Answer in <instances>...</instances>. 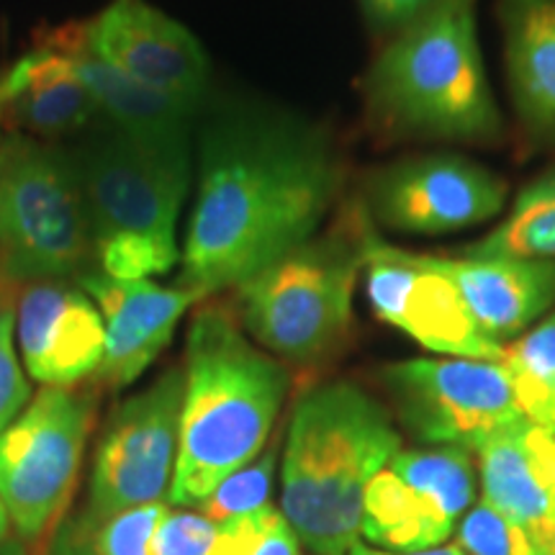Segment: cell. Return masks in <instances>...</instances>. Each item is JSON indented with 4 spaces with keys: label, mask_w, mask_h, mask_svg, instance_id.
<instances>
[{
    "label": "cell",
    "mask_w": 555,
    "mask_h": 555,
    "mask_svg": "<svg viewBox=\"0 0 555 555\" xmlns=\"http://www.w3.org/2000/svg\"><path fill=\"white\" fill-rule=\"evenodd\" d=\"M339 191L343 163L317 124L260 103L211 108L178 286L201 301L237 288L314 237Z\"/></svg>",
    "instance_id": "cell-1"
},
{
    "label": "cell",
    "mask_w": 555,
    "mask_h": 555,
    "mask_svg": "<svg viewBox=\"0 0 555 555\" xmlns=\"http://www.w3.org/2000/svg\"><path fill=\"white\" fill-rule=\"evenodd\" d=\"M291 373L247 337L237 314L201 301L185 335L183 412L172 506L196 509L217 486L266 450Z\"/></svg>",
    "instance_id": "cell-2"
},
{
    "label": "cell",
    "mask_w": 555,
    "mask_h": 555,
    "mask_svg": "<svg viewBox=\"0 0 555 555\" xmlns=\"http://www.w3.org/2000/svg\"><path fill=\"white\" fill-rule=\"evenodd\" d=\"M401 448L391 414L352 380H324L296 399L281 466V512L317 555L360 543L365 491Z\"/></svg>",
    "instance_id": "cell-3"
},
{
    "label": "cell",
    "mask_w": 555,
    "mask_h": 555,
    "mask_svg": "<svg viewBox=\"0 0 555 555\" xmlns=\"http://www.w3.org/2000/svg\"><path fill=\"white\" fill-rule=\"evenodd\" d=\"M365 106L378 129L442 142L502 134L476 31V0H442L386 44L367 67Z\"/></svg>",
    "instance_id": "cell-4"
},
{
    "label": "cell",
    "mask_w": 555,
    "mask_h": 555,
    "mask_svg": "<svg viewBox=\"0 0 555 555\" xmlns=\"http://www.w3.org/2000/svg\"><path fill=\"white\" fill-rule=\"evenodd\" d=\"M67 150L88 198L95 268L119 281H152L178 266L191 142H142L99 119Z\"/></svg>",
    "instance_id": "cell-5"
},
{
    "label": "cell",
    "mask_w": 555,
    "mask_h": 555,
    "mask_svg": "<svg viewBox=\"0 0 555 555\" xmlns=\"http://www.w3.org/2000/svg\"><path fill=\"white\" fill-rule=\"evenodd\" d=\"M367 227V211L356 208L330 232H317L232 288V311L249 339L281 363L296 365L319 363L339 350L363 275Z\"/></svg>",
    "instance_id": "cell-6"
},
{
    "label": "cell",
    "mask_w": 555,
    "mask_h": 555,
    "mask_svg": "<svg viewBox=\"0 0 555 555\" xmlns=\"http://www.w3.org/2000/svg\"><path fill=\"white\" fill-rule=\"evenodd\" d=\"M95 268L93 227L67 147L13 131L0 144V273L78 281Z\"/></svg>",
    "instance_id": "cell-7"
},
{
    "label": "cell",
    "mask_w": 555,
    "mask_h": 555,
    "mask_svg": "<svg viewBox=\"0 0 555 555\" xmlns=\"http://www.w3.org/2000/svg\"><path fill=\"white\" fill-rule=\"evenodd\" d=\"M95 391L41 386L0 433V499L16 538L50 535L78 489L95 427Z\"/></svg>",
    "instance_id": "cell-8"
},
{
    "label": "cell",
    "mask_w": 555,
    "mask_h": 555,
    "mask_svg": "<svg viewBox=\"0 0 555 555\" xmlns=\"http://www.w3.org/2000/svg\"><path fill=\"white\" fill-rule=\"evenodd\" d=\"M384 384L401 425L427 446L481 450L527 416L502 363L468 358H416L384 367Z\"/></svg>",
    "instance_id": "cell-9"
},
{
    "label": "cell",
    "mask_w": 555,
    "mask_h": 555,
    "mask_svg": "<svg viewBox=\"0 0 555 555\" xmlns=\"http://www.w3.org/2000/svg\"><path fill=\"white\" fill-rule=\"evenodd\" d=\"M180 412L183 365L168 367L111 412L95 446L82 522L165 502L176 474Z\"/></svg>",
    "instance_id": "cell-10"
},
{
    "label": "cell",
    "mask_w": 555,
    "mask_h": 555,
    "mask_svg": "<svg viewBox=\"0 0 555 555\" xmlns=\"http://www.w3.org/2000/svg\"><path fill=\"white\" fill-rule=\"evenodd\" d=\"M476 496L470 450H399L365 491L360 538L380 551L416 553L446 545Z\"/></svg>",
    "instance_id": "cell-11"
},
{
    "label": "cell",
    "mask_w": 555,
    "mask_h": 555,
    "mask_svg": "<svg viewBox=\"0 0 555 555\" xmlns=\"http://www.w3.org/2000/svg\"><path fill=\"white\" fill-rule=\"evenodd\" d=\"M363 281L373 314L425 350L502 363L504 345L483 335L440 258L386 245L373 221L365 234Z\"/></svg>",
    "instance_id": "cell-12"
},
{
    "label": "cell",
    "mask_w": 555,
    "mask_h": 555,
    "mask_svg": "<svg viewBox=\"0 0 555 555\" xmlns=\"http://www.w3.org/2000/svg\"><path fill=\"white\" fill-rule=\"evenodd\" d=\"M506 204L504 180L461 155H420L386 165L365 183L373 224L442 234L494 219Z\"/></svg>",
    "instance_id": "cell-13"
},
{
    "label": "cell",
    "mask_w": 555,
    "mask_h": 555,
    "mask_svg": "<svg viewBox=\"0 0 555 555\" xmlns=\"http://www.w3.org/2000/svg\"><path fill=\"white\" fill-rule=\"evenodd\" d=\"M82 29L95 52L131 80L201 114L211 62L196 34L150 0H111Z\"/></svg>",
    "instance_id": "cell-14"
},
{
    "label": "cell",
    "mask_w": 555,
    "mask_h": 555,
    "mask_svg": "<svg viewBox=\"0 0 555 555\" xmlns=\"http://www.w3.org/2000/svg\"><path fill=\"white\" fill-rule=\"evenodd\" d=\"M16 343L31 380L75 388L99 373L106 327L78 281H37L16 298Z\"/></svg>",
    "instance_id": "cell-15"
},
{
    "label": "cell",
    "mask_w": 555,
    "mask_h": 555,
    "mask_svg": "<svg viewBox=\"0 0 555 555\" xmlns=\"http://www.w3.org/2000/svg\"><path fill=\"white\" fill-rule=\"evenodd\" d=\"M93 298L106 327V352L95 386L119 391L134 384L170 345L185 311L201 298L183 286H159L155 281H119L99 268L78 278Z\"/></svg>",
    "instance_id": "cell-16"
},
{
    "label": "cell",
    "mask_w": 555,
    "mask_h": 555,
    "mask_svg": "<svg viewBox=\"0 0 555 555\" xmlns=\"http://www.w3.org/2000/svg\"><path fill=\"white\" fill-rule=\"evenodd\" d=\"M555 435L525 422L478 450L481 499L517 522L543 555H555Z\"/></svg>",
    "instance_id": "cell-17"
},
{
    "label": "cell",
    "mask_w": 555,
    "mask_h": 555,
    "mask_svg": "<svg viewBox=\"0 0 555 555\" xmlns=\"http://www.w3.org/2000/svg\"><path fill=\"white\" fill-rule=\"evenodd\" d=\"M486 337L504 345L522 337L555 304V260L440 258Z\"/></svg>",
    "instance_id": "cell-18"
},
{
    "label": "cell",
    "mask_w": 555,
    "mask_h": 555,
    "mask_svg": "<svg viewBox=\"0 0 555 555\" xmlns=\"http://www.w3.org/2000/svg\"><path fill=\"white\" fill-rule=\"evenodd\" d=\"M54 47L65 54L78 78L93 95L99 116L111 127L155 144H185L193 139V124L201 114L183 103L155 93L142 82L131 80L121 69L101 57L90 47L82 21L60 26L47 34Z\"/></svg>",
    "instance_id": "cell-19"
},
{
    "label": "cell",
    "mask_w": 555,
    "mask_h": 555,
    "mask_svg": "<svg viewBox=\"0 0 555 555\" xmlns=\"http://www.w3.org/2000/svg\"><path fill=\"white\" fill-rule=\"evenodd\" d=\"M3 78L9 82L5 121L21 134L50 142L80 134L101 119L86 82L50 37L3 69Z\"/></svg>",
    "instance_id": "cell-20"
},
{
    "label": "cell",
    "mask_w": 555,
    "mask_h": 555,
    "mask_svg": "<svg viewBox=\"0 0 555 555\" xmlns=\"http://www.w3.org/2000/svg\"><path fill=\"white\" fill-rule=\"evenodd\" d=\"M496 13L519 119L555 144V0H496Z\"/></svg>",
    "instance_id": "cell-21"
},
{
    "label": "cell",
    "mask_w": 555,
    "mask_h": 555,
    "mask_svg": "<svg viewBox=\"0 0 555 555\" xmlns=\"http://www.w3.org/2000/svg\"><path fill=\"white\" fill-rule=\"evenodd\" d=\"M463 255L555 260V168L525 185L502 224L481 242L463 249Z\"/></svg>",
    "instance_id": "cell-22"
},
{
    "label": "cell",
    "mask_w": 555,
    "mask_h": 555,
    "mask_svg": "<svg viewBox=\"0 0 555 555\" xmlns=\"http://www.w3.org/2000/svg\"><path fill=\"white\" fill-rule=\"evenodd\" d=\"M502 367L527 422L555 435V311L504 347Z\"/></svg>",
    "instance_id": "cell-23"
},
{
    "label": "cell",
    "mask_w": 555,
    "mask_h": 555,
    "mask_svg": "<svg viewBox=\"0 0 555 555\" xmlns=\"http://www.w3.org/2000/svg\"><path fill=\"white\" fill-rule=\"evenodd\" d=\"M168 509V502H155L99 522H78L67 540L80 555H150L152 535Z\"/></svg>",
    "instance_id": "cell-24"
},
{
    "label": "cell",
    "mask_w": 555,
    "mask_h": 555,
    "mask_svg": "<svg viewBox=\"0 0 555 555\" xmlns=\"http://www.w3.org/2000/svg\"><path fill=\"white\" fill-rule=\"evenodd\" d=\"M208 555H301V540L273 504L217 522Z\"/></svg>",
    "instance_id": "cell-25"
},
{
    "label": "cell",
    "mask_w": 555,
    "mask_h": 555,
    "mask_svg": "<svg viewBox=\"0 0 555 555\" xmlns=\"http://www.w3.org/2000/svg\"><path fill=\"white\" fill-rule=\"evenodd\" d=\"M275 463L278 450H262L249 466L234 470L232 476L224 478L196 509L211 519V522H224V519L247 515V512L258 509V506L270 504L268 499L270 489H273Z\"/></svg>",
    "instance_id": "cell-26"
},
{
    "label": "cell",
    "mask_w": 555,
    "mask_h": 555,
    "mask_svg": "<svg viewBox=\"0 0 555 555\" xmlns=\"http://www.w3.org/2000/svg\"><path fill=\"white\" fill-rule=\"evenodd\" d=\"M457 547L466 555H543L522 527L483 499L457 525Z\"/></svg>",
    "instance_id": "cell-27"
},
{
    "label": "cell",
    "mask_w": 555,
    "mask_h": 555,
    "mask_svg": "<svg viewBox=\"0 0 555 555\" xmlns=\"http://www.w3.org/2000/svg\"><path fill=\"white\" fill-rule=\"evenodd\" d=\"M31 384L16 350V301L0 309V433L31 401Z\"/></svg>",
    "instance_id": "cell-28"
},
{
    "label": "cell",
    "mask_w": 555,
    "mask_h": 555,
    "mask_svg": "<svg viewBox=\"0 0 555 555\" xmlns=\"http://www.w3.org/2000/svg\"><path fill=\"white\" fill-rule=\"evenodd\" d=\"M214 535H217V522L201 515L198 509L170 506L152 535L150 555H208Z\"/></svg>",
    "instance_id": "cell-29"
},
{
    "label": "cell",
    "mask_w": 555,
    "mask_h": 555,
    "mask_svg": "<svg viewBox=\"0 0 555 555\" xmlns=\"http://www.w3.org/2000/svg\"><path fill=\"white\" fill-rule=\"evenodd\" d=\"M437 3L442 0H360V9L373 31L391 37L393 31L404 29L406 24L435 9Z\"/></svg>",
    "instance_id": "cell-30"
},
{
    "label": "cell",
    "mask_w": 555,
    "mask_h": 555,
    "mask_svg": "<svg viewBox=\"0 0 555 555\" xmlns=\"http://www.w3.org/2000/svg\"><path fill=\"white\" fill-rule=\"evenodd\" d=\"M347 555H466L461 551L457 545H440V547H429V551H416V553H388V551H380V547H373V545H363V543H356L347 551Z\"/></svg>",
    "instance_id": "cell-31"
},
{
    "label": "cell",
    "mask_w": 555,
    "mask_h": 555,
    "mask_svg": "<svg viewBox=\"0 0 555 555\" xmlns=\"http://www.w3.org/2000/svg\"><path fill=\"white\" fill-rule=\"evenodd\" d=\"M0 555H29V553H26L24 540L11 535V538H5L3 543H0Z\"/></svg>",
    "instance_id": "cell-32"
},
{
    "label": "cell",
    "mask_w": 555,
    "mask_h": 555,
    "mask_svg": "<svg viewBox=\"0 0 555 555\" xmlns=\"http://www.w3.org/2000/svg\"><path fill=\"white\" fill-rule=\"evenodd\" d=\"M5 106H9V82H5L3 73H0V129L5 124ZM0 144H3V137H0Z\"/></svg>",
    "instance_id": "cell-33"
},
{
    "label": "cell",
    "mask_w": 555,
    "mask_h": 555,
    "mask_svg": "<svg viewBox=\"0 0 555 555\" xmlns=\"http://www.w3.org/2000/svg\"><path fill=\"white\" fill-rule=\"evenodd\" d=\"M11 530H13L11 517H9V512H5L3 499H0V543H3L5 538H11Z\"/></svg>",
    "instance_id": "cell-34"
},
{
    "label": "cell",
    "mask_w": 555,
    "mask_h": 555,
    "mask_svg": "<svg viewBox=\"0 0 555 555\" xmlns=\"http://www.w3.org/2000/svg\"><path fill=\"white\" fill-rule=\"evenodd\" d=\"M11 286L13 283L5 278L3 273H0V309L9 307V304H13V294H11Z\"/></svg>",
    "instance_id": "cell-35"
},
{
    "label": "cell",
    "mask_w": 555,
    "mask_h": 555,
    "mask_svg": "<svg viewBox=\"0 0 555 555\" xmlns=\"http://www.w3.org/2000/svg\"><path fill=\"white\" fill-rule=\"evenodd\" d=\"M50 555H80L78 551H75V545L69 543L67 540V535L65 538H57V543H54V547H52V553Z\"/></svg>",
    "instance_id": "cell-36"
},
{
    "label": "cell",
    "mask_w": 555,
    "mask_h": 555,
    "mask_svg": "<svg viewBox=\"0 0 555 555\" xmlns=\"http://www.w3.org/2000/svg\"><path fill=\"white\" fill-rule=\"evenodd\" d=\"M553 512H555V468H553Z\"/></svg>",
    "instance_id": "cell-37"
}]
</instances>
